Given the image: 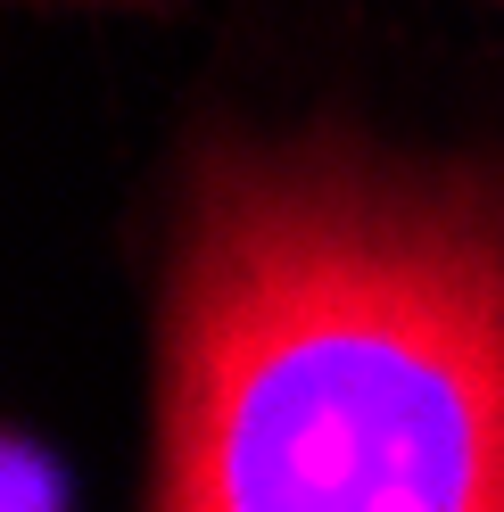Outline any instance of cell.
Here are the masks:
<instances>
[{"instance_id": "obj_1", "label": "cell", "mask_w": 504, "mask_h": 512, "mask_svg": "<svg viewBox=\"0 0 504 512\" xmlns=\"http://www.w3.org/2000/svg\"><path fill=\"white\" fill-rule=\"evenodd\" d=\"M157 512H504V199L314 149L207 166Z\"/></svg>"}, {"instance_id": "obj_2", "label": "cell", "mask_w": 504, "mask_h": 512, "mask_svg": "<svg viewBox=\"0 0 504 512\" xmlns=\"http://www.w3.org/2000/svg\"><path fill=\"white\" fill-rule=\"evenodd\" d=\"M67 496H58V471H42L34 446H17L9 455V512H58Z\"/></svg>"}]
</instances>
